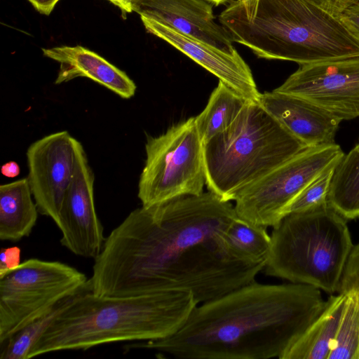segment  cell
<instances>
[{
  "instance_id": "6da1fadb",
  "label": "cell",
  "mask_w": 359,
  "mask_h": 359,
  "mask_svg": "<svg viewBox=\"0 0 359 359\" xmlns=\"http://www.w3.org/2000/svg\"><path fill=\"white\" fill-rule=\"evenodd\" d=\"M236 217L210 191L138 208L106 238L86 288L109 297L191 292L199 304L254 282L266 264L229 247Z\"/></svg>"
},
{
  "instance_id": "7a4b0ae2",
  "label": "cell",
  "mask_w": 359,
  "mask_h": 359,
  "mask_svg": "<svg viewBox=\"0 0 359 359\" xmlns=\"http://www.w3.org/2000/svg\"><path fill=\"white\" fill-rule=\"evenodd\" d=\"M325 305L313 286L254 281L197 305L174 334L125 347L184 359H280Z\"/></svg>"
},
{
  "instance_id": "3957f363",
  "label": "cell",
  "mask_w": 359,
  "mask_h": 359,
  "mask_svg": "<svg viewBox=\"0 0 359 359\" xmlns=\"http://www.w3.org/2000/svg\"><path fill=\"white\" fill-rule=\"evenodd\" d=\"M198 304L191 292L136 296H72L29 351L27 359L60 351L122 341L161 339L176 333Z\"/></svg>"
},
{
  "instance_id": "277c9868",
  "label": "cell",
  "mask_w": 359,
  "mask_h": 359,
  "mask_svg": "<svg viewBox=\"0 0 359 359\" xmlns=\"http://www.w3.org/2000/svg\"><path fill=\"white\" fill-rule=\"evenodd\" d=\"M219 21L258 57L303 65L359 56V39L316 0H235Z\"/></svg>"
},
{
  "instance_id": "5b68a950",
  "label": "cell",
  "mask_w": 359,
  "mask_h": 359,
  "mask_svg": "<svg viewBox=\"0 0 359 359\" xmlns=\"http://www.w3.org/2000/svg\"><path fill=\"white\" fill-rule=\"evenodd\" d=\"M306 147L258 102H248L226 129L203 143L205 184L222 200L235 201Z\"/></svg>"
},
{
  "instance_id": "8992f818",
  "label": "cell",
  "mask_w": 359,
  "mask_h": 359,
  "mask_svg": "<svg viewBox=\"0 0 359 359\" xmlns=\"http://www.w3.org/2000/svg\"><path fill=\"white\" fill-rule=\"evenodd\" d=\"M271 239L266 275L338 292L354 245L346 219L329 205L287 215Z\"/></svg>"
},
{
  "instance_id": "52a82bcc",
  "label": "cell",
  "mask_w": 359,
  "mask_h": 359,
  "mask_svg": "<svg viewBox=\"0 0 359 359\" xmlns=\"http://www.w3.org/2000/svg\"><path fill=\"white\" fill-rule=\"evenodd\" d=\"M145 151L137 192L142 206L151 207L203 192V142L195 117L171 126L157 137H149Z\"/></svg>"
},
{
  "instance_id": "ba28073f",
  "label": "cell",
  "mask_w": 359,
  "mask_h": 359,
  "mask_svg": "<svg viewBox=\"0 0 359 359\" xmlns=\"http://www.w3.org/2000/svg\"><path fill=\"white\" fill-rule=\"evenodd\" d=\"M86 276L57 261L25 260L0 277V343L86 287Z\"/></svg>"
},
{
  "instance_id": "9c48e42d",
  "label": "cell",
  "mask_w": 359,
  "mask_h": 359,
  "mask_svg": "<svg viewBox=\"0 0 359 359\" xmlns=\"http://www.w3.org/2000/svg\"><path fill=\"white\" fill-rule=\"evenodd\" d=\"M344 154L337 143L306 147L238 194L234 201L237 217L255 225L275 227L291 202Z\"/></svg>"
},
{
  "instance_id": "30bf717a",
  "label": "cell",
  "mask_w": 359,
  "mask_h": 359,
  "mask_svg": "<svg viewBox=\"0 0 359 359\" xmlns=\"http://www.w3.org/2000/svg\"><path fill=\"white\" fill-rule=\"evenodd\" d=\"M299 65L273 90L307 100L341 121L359 116V56Z\"/></svg>"
},
{
  "instance_id": "8fae6325",
  "label": "cell",
  "mask_w": 359,
  "mask_h": 359,
  "mask_svg": "<svg viewBox=\"0 0 359 359\" xmlns=\"http://www.w3.org/2000/svg\"><path fill=\"white\" fill-rule=\"evenodd\" d=\"M76 142L67 131H60L35 141L27 151V178L38 211L56 224L75 171Z\"/></svg>"
},
{
  "instance_id": "7c38bea8",
  "label": "cell",
  "mask_w": 359,
  "mask_h": 359,
  "mask_svg": "<svg viewBox=\"0 0 359 359\" xmlns=\"http://www.w3.org/2000/svg\"><path fill=\"white\" fill-rule=\"evenodd\" d=\"M76 167L64 197L57 226L62 233L60 243L77 256L95 259L106 238L95 205V176L85 150L76 140Z\"/></svg>"
},
{
  "instance_id": "4fadbf2b",
  "label": "cell",
  "mask_w": 359,
  "mask_h": 359,
  "mask_svg": "<svg viewBox=\"0 0 359 359\" xmlns=\"http://www.w3.org/2000/svg\"><path fill=\"white\" fill-rule=\"evenodd\" d=\"M212 5L205 0H133V11L187 36L231 54L237 52L232 38L215 20Z\"/></svg>"
},
{
  "instance_id": "5bb4252c",
  "label": "cell",
  "mask_w": 359,
  "mask_h": 359,
  "mask_svg": "<svg viewBox=\"0 0 359 359\" xmlns=\"http://www.w3.org/2000/svg\"><path fill=\"white\" fill-rule=\"evenodd\" d=\"M147 31L165 41L250 102H259L251 69L238 53L231 54L167 26L141 17Z\"/></svg>"
},
{
  "instance_id": "9a60e30c",
  "label": "cell",
  "mask_w": 359,
  "mask_h": 359,
  "mask_svg": "<svg viewBox=\"0 0 359 359\" xmlns=\"http://www.w3.org/2000/svg\"><path fill=\"white\" fill-rule=\"evenodd\" d=\"M258 103L307 147L335 143L341 121L313 102L273 90Z\"/></svg>"
},
{
  "instance_id": "2e32d148",
  "label": "cell",
  "mask_w": 359,
  "mask_h": 359,
  "mask_svg": "<svg viewBox=\"0 0 359 359\" xmlns=\"http://www.w3.org/2000/svg\"><path fill=\"white\" fill-rule=\"evenodd\" d=\"M45 57L60 63L55 84L86 77L103 86L124 99L135 95L137 86L123 71L84 47L62 46L42 48Z\"/></svg>"
},
{
  "instance_id": "e0dca14e",
  "label": "cell",
  "mask_w": 359,
  "mask_h": 359,
  "mask_svg": "<svg viewBox=\"0 0 359 359\" xmlns=\"http://www.w3.org/2000/svg\"><path fill=\"white\" fill-rule=\"evenodd\" d=\"M347 295L330 296L318 318L281 356L280 359H327L344 310Z\"/></svg>"
},
{
  "instance_id": "ac0fdd59",
  "label": "cell",
  "mask_w": 359,
  "mask_h": 359,
  "mask_svg": "<svg viewBox=\"0 0 359 359\" xmlns=\"http://www.w3.org/2000/svg\"><path fill=\"white\" fill-rule=\"evenodd\" d=\"M27 177L0 186V238L17 242L30 235L38 217Z\"/></svg>"
},
{
  "instance_id": "d6986e66",
  "label": "cell",
  "mask_w": 359,
  "mask_h": 359,
  "mask_svg": "<svg viewBox=\"0 0 359 359\" xmlns=\"http://www.w3.org/2000/svg\"><path fill=\"white\" fill-rule=\"evenodd\" d=\"M327 203L346 219L359 217V144L344 154L336 165Z\"/></svg>"
},
{
  "instance_id": "ffe728a7",
  "label": "cell",
  "mask_w": 359,
  "mask_h": 359,
  "mask_svg": "<svg viewBox=\"0 0 359 359\" xmlns=\"http://www.w3.org/2000/svg\"><path fill=\"white\" fill-rule=\"evenodd\" d=\"M248 102L250 101L219 81L206 107L195 117L196 128L203 142L226 129Z\"/></svg>"
},
{
  "instance_id": "44dd1931",
  "label": "cell",
  "mask_w": 359,
  "mask_h": 359,
  "mask_svg": "<svg viewBox=\"0 0 359 359\" xmlns=\"http://www.w3.org/2000/svg\"><path fill=\"white\" fill-rule=\"evenodd\" d=\"M266 227L236 217L226 232V243L238 256L255 262L266 263L271 239Z\"/></svg>"
},
{
  "instance_id": "7402d4cb",
  "label": "cell",
  "mask_w": 359,
  "mask_h": 359,
  "mask_svg": "<svg viewBox=\"0 0 359 359\" xmlns=\"http://www.w3.org/2000/svg\"><path fill=\"white\" fill-rule=\"evenodd\" d=\"M72 297L64 299L51 311L31 322L0 343V358L27 359L28 353L32 346Z\"/></svg>"
},
{
  "instance_id": "603a6c76",
  "label": "cell",
  "mask_w": 359,
  "mask_h": 359,
  "mask_svg": "<svg viewBox=\"0 0 359 359\" xmlns=\"http://www.w3.org/2000/svg\"><path fill=\"white\" fill-rule=\"evenodd\" d=\"M346 302L327 359H359V300L347 293Z\"/></svg>"
},
{
  "instance_id": "cb8c5ba5",
  "label": "cell",
  "mask_w": 359,
  "mask_h": 359,
  "mask_svg": "<svg viewBox=\"0 0 359 359\" xmlns=\"http://www.w3.org/2000/svg\"><path fill=\"white\" fill-rule=\"evenodd\" d=\"M335 166L325 170L305 187L285 209V216L327 205V196Z\"/></svg>"
},
{
  "instance_id": "d4e9b609",
  "label": "cell",
  "mask_w": 359,
  "mask_h": 359,
  "mask_svg": "<svg viewBox=\"0 0 359 359\" xmlns=\"http://www.w3.org/2000/svg\"><path fill=\"white\" fill-rule=\"evenodd\" d=\"M339 293H352L359 300V242L354 245L341 279Z\"/></svg>"
},
{
  "instance_id": "484cf974",
  "label": "cell",
  "mask_w": 359,
  "mask_h": 359,
  "mask_svg": "<svg viewBox=\"0 0 359 359\" xmlns=\"http://www.w3.org/2000/svg\"><path fill=\"white\" fill-rule=\"evenodd\" d=\"M20 249L17 247L2 248L0 255V277L20 264Z\"/></svg>"
},
{
  "instance_id": "4316f807",
  "label": "cell",
  "mask_w": 359,
  "mask_h": 359,
  "mask_svg": "<svg viewBox=\"0 0 359 359\" xmlns=\"http://www.w3.org/2000/svg\"><path fill=\"white\" fill-rule=\"evenodd\" d=\"M340 20L359 39V2L337 14Z\"/></svg>"
},
{
  "instance_id": "83f0119b",
  "label": "cell",
  "mask_w": 359,
  "mask_h": 359,
  "mask_svg": "<svg viewBox=\"0 0 359 359\" xmlns=\"http://www.w3.org/2000/svg\"><path fill=\"white\" fill-rule=\"evenodd\" d=\"M329 11L337 15L359 0H316Z\"/></svg>"
},
{
  "instance_id": "f1b7e54d",
  "label": "cell",
  "mask_w": 359,
  "mask_h": 359,
  "mask_svg": "<svg viewBox=\"0 0 359 359\" xmlns=\"http://www.w3.org/2000/svg\"><path fill=\"white\" fill-rule=\"evenodd\" d=\"M40 13L48 15L60 0H28Z\"/></svg>"
},
{
  "instance_id": "f546056e",
  "label": "cell",
  "mask_w": 359,
  "mask_h": 359,
  "mask_svg": "<svg viewBox=\"0 0 359 359\" xmlns=\"http://www.w3.org/2000/svg\"><path fill=\"white\" fill-rule=\"evenodd\" d=\"M20 171L18 164L13 161L4 164L1 167V173L7 177H15L20 174Z\"/></svg>"
},
{
  "instance_id": "4dcf8cb0",
  "label": "cell",
  "mask_w": 359,
  "mask_h": 359,
  "mask_svg": "<svg viewBox=\"0 0 359 359\" xmlns=\"http://www.w3.org/2000/svg\"><path fill=\"white\" fill-rule=\"evenodd\" d=\"M115 6H118L123 13H131L133 11L131 3L133 0H109Z\"/></svg>"
},
{
  "instance_id": "1f68e13d",
  "label": "cell",
  "mask_w": 359,
  "mask_h": 359,
  "mask_svg": "<svg viewBox=\"0 0 359 359\" xmlns=\"http://www.w3.org/2000/svg\"><path fill=\"white\" fill-rule=\"evenodd\" d=\"M210 3H211L213 5L219 6L220 4H224L229 1V0H205Z\"/></svg>"
},
{
  "instance_id": "d6a6232c",
  "label": "cell",
  "mask_w": 359,
  "mask_h": 359,
  "mask_svg": "<svg viewBox=\"0 0 359 359\" xmlns=\"http://www.w3.org/2000/svg\"><path fill=\"white\" fill-rule=\"evenodd\" d=\"M238 1H241L243 4H248V3H250V2H252V1H254L256 0H238Z\"/></svg>"
},
{
  "instance_id": "836d02e7",
  "label": "cell",
  "mask_w": 359,
  "mask_h": 359,
  "mask_svg": "<svg viewBox=\"0 0 359 359\" xmlns=\"http://www.w3.org/2000/svg\"><path fill=\"white\" fill-rule=\"evenodd\" d=\"M358 144H359V140H358Z\"/></svg>"
}]
</instances>
